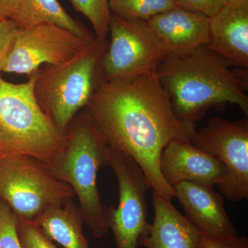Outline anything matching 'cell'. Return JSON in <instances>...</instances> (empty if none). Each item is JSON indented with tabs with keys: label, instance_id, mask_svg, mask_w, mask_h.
Listing matches in <instances>:
<instances>
[{
	"label": "cell",
	"instance_id": "cell-14",
	"mask_svg": "<svg viewBox=\"0 0 248 248\" xmlns=\"http://www.w3.org/2000/svg\"><path fill=\"white\" fill-rule=\"evenodd\" d=\"M154 220L139 241L146 248H197L200 230L171 203L153 191Z\"/></svg>",
	"mask_w": 248,
	"mask_h": 248
},
{
	"label": "cell",
	"instance_id": "cell-15",
	"mask_svg": "<svg viewBox=\"0 0 248 248\" xmlns=\"http://www.w3.org/2000/svg\"><path fill=\"white\" fill-rule=\"evenodd\" d=\"M207 46L232 66L248 70V7L223 6L210 17Z\"/></svg>",
	"mask_w": 248,
	"mask_h": 248
},
{
	"label": "cell",
	"instance_id": "cell-24",
	"mask_svg": "<svg viewBox=\"0 0 248 248\" xmlns=\"http://www.w3.org/2000/svg\"><path fill=\"white\" fill-rule=\"evenodd\" d=\"M179 9L200 13L208 17H213L222 9V0H174Z\"/></svg>",
	"mask_w": 248,
	"mask_h": 248
},
{
	"label": "cell",
	"instance_id": "cell-6",
	"mask_svg": "<svg viewBox=\"0 0 248 248\" xmlns=\"http://www.w3.org/2000/svg\"><path fill=\"white\" fill-rule=\"evenodd\" d=\"M75 197L71 186L38 160L23 155L0 156V200L17 216L34 221L49 207Z\"/></svg>",
	"mask_w": 248,
	"mask_h": 248
},
{
	"label": "cell",
	"instance_id": "cell-17",
	"mask_svg": "<svg viewBox=\"0 0 248 248\" xmlns=\"http://www.w3.org/2000/svg\"><path fill=\"white\" fill-rule=\"evenodd\" d=\"M12 19L21 29L50 23L91 42L97 39L82 23L72 17L58 0H21Z\"/></svg>",
	"mask_w": 248,
	"mask_h": 248
},
{
	"label": "cell",
	"instance_id": "cell-21",
	"mask_svg": "<svg viewBox=\"0 0 248 248\" xmlns=\"http://www.w3.org/2000/svg\"><path fill=\"white\" fill-rule=\"evenodd\" d=\"M0 248H23L17 230L16 216L11 208L0 200Z\"/></svg>",
	"mask_w": 248,
	"mask_h": 248
},
{
	"label": "cell",
	"instance_id": "cell-25",
	"mask_svg": "<svg viewBox=\"0 0 248 248\" xmlns=\"http://www.w3.org/2000/svg\"><path fill=\"white\" fill-rule=\"evenodd\" d=\"M21 0H0V21L13 19Z\"/></svg>",
	"mask_w": 248,
	"mask_h": 248
},
{
	"label": "cell",
	"instance_id": "cell-22",
	"mask_svg": "<svg viewBox=\"0 0 248 248\" xmlns=\"http://www.w3.org/2000/svg\"><path fill=\"white\" fill-rule=\"evenodd\" d=\"M197 248H248L246 236L215 235L201 232Z\"/></svg>",
	"mask_w": 248,
	"mask_h": 248
},
{
	"label": "cell",
	"instance_id": "cell-16",
	"mask_svg": "<svg viewBox=\"0 0 248 248\" xmlns=\"http://www.w3.org/2000/svg\"><path fill=\"white\" fill-rule=\"evenodd\" d=\"M34 221L63 248H90L83 232L84 220L73 200L49 207Z\"/></svg>",
	"mask_w": 248,
	"mask_h": 248
},
{
	"label": "cell",
	"instance_id": "cell-23",
	"mask_svg": "<svg viewBox=\"0 0 248 248\" xmlns=\"http://www.w3.org/2000/svg\"><path fill=\"white\" fill-rule=\"evenodd\" d=\"M19 27L11 19L0 21V74L14 49Z\"/></svg>",
	"mask_w": 248,
	"mask_h": 248
},
{
	"label": "cell",
	"instance_id": "cell-20",
	"mask_svg": "<svg viewBox=\"0 0 248 248\" xmlns=\"http://www.w3.org/2000/svg\"><path fill=\"white\" fill-rule=\"evenodd\" d=\"M16 216L18 236L23 248H58L35 221Z\"/></svg>",
	"mask_w": 248,
	"mask_h": 248
},
{
	"label": "cell",
	"instance_id": "cell-4",
	"mask_svg": "<svg viewBox=\"0 0 248 248\" xmlns=\"http://www.w3.org/2000/svg\"><path fill=\"white\" fill-rule=\"evenodd\" d=\"M35 76L13 84L0 74V156L23 155L48 164L62 151L65 133L42 111L34 93Z\"/></svg>",
	"mask_w": 248,
	"mask_h": 248
},
{
	"label": "cell",
	"instance_id": "cell-5",
	"mask_svg": "<svg viewBox=\"0 0 248 248\" xmlns=\"http://www.w3.org/2000/svg\"><path fill=\"white\" fill-rule=\"evenodd\" d=\"M107 42L96 40L71 61L45 64L34 74V93L42 111L60 131L85 108L102 82V62Z\"/></svg>",
	"mask_w": 248,
	"mask_h": 248
},
{
	"label": "cell",
	"instance_id": "cell-12",
	"mask_svg": "<svg viewBox=\"0 0 248 248\" xmlns=\"http://www.w3.org/2000/svg\"><path fill=\"white\" fill-rule=\"evenodd\" d=\"M185 217L201 232L215 235L238 234L224 208V200L213 187L182 182L173 187Z\"/></svg>",
	"mask_w": 248,
	"mask_h": 248
},
{
	"label": "cell",
	"instance_id": "cell-2",
	"mask_svg": "<svg viewBox=\"0 0 248 248\" xmlns=\"http://www.w3.org/2000/svg\"><path fill=\"white\" fill-rule=\"evenodd\" d=\"M157 74L184 123L196 125L210 109L221 111L228 104L238 106L248 116V70L232 66L206 45L168 55Z\"/></svg>",
	"mask_w": 248,
	"mask_h": 248
},
{
	"label": "cell",
	"instance_id": "cell-11",
	"mask_svg": "<svg viewBox=\"0 0 248 248\" xmlns=\"http://www.w3.org/2000/svg\"><path fill=\"white\" fill-rule=\"evenodd\" d=\"M159 165L165 182L172 188L182 182L213 187L226 176V170L218 161L188 141L170 142L161 152Z\"/></svg>",
	"mask_w": 248,
	"mask_h": 248
},
{
	"label": "cell",
	"instance_id": "cell-10",
	"mask_svg": "<svg viewBox=\"0 0 248 248\" xmlns=\"http://www.w3.org/2000/svg\"><path fill=\"white\" fill-rule=\"evenodd\" d=\"M96 40L91 42L50 23L19 28L3 72L27 75L29 78L43 65H59L71 61L87 50Z\"/></svg>",
	"mask_w": 248,
	"mask_h": 248
},
{
	"label": "cell",
	"instance_id": "cell-19",
	"mask_svg": "<svg viewBox=\"0 0 248 248\" xmlns=\"http://www.w3.org/2000/svg\"><path fill=\"white\" fill-rule=\"evenodd\" d=\"M75 9L92 24L98 40L107 42L111 12L108 0H70Z\"/></svg>",
	"mask_w": 248,
	"mask_h": 248
},
{
	"label": "cell",
	"instance_id": "cell-1",
	"mask_svg": "<svg viewBox=\"0 0 248 248\" xmlns=\"http://www.w3.org/2000/svg\"><path fill=\"white\" fill-rule=\"evenodd\" d=\"M85 110L108 146L135 160L154 192L175 197L160 170L161 152L172 141L191 142L197 130L177 118L157 71L103 81Z\"/></svg>",
	"mask_w": 248,
	"mask_h": 248
},
{
	"label": "cell",
	"instance_id": "cell-8",
	"mask_svg": "<svg viewBox=\"0 0 248 248\" xmlns=\"http://www.w3.org/2000/svg\"><path fill=\"white\" fill-rule=\"evenodd\" d=\"M108 166L119 186V205L107 208V223L117 248H138L139 241L148 223L146 196L150 187L144 173L135 160L108 146Z\"/></svg>",
	"mask_w": 248,
	"mask_h": 248
},
{
	"label": "cell",
	"instance_id": "cell-7",
	"mask_svg": "<svg viewBox=\"0 0 248 248\" xmlns=\"http://www.w3.org/2000/svg\"><path fill=\"white\" fill-rule=\"evenodd\" d=\"M108 33L110 43L102 62L104 81L155 73L168 55L146 21L111 14Z\"/></svg>",
	"mask_w": 248,
	"mask_h": 248
},
{
	"label": "cell",
	"instance_id": "cell-13",
	"mask_svg": "<svg viewBox=\"0 0 248 248\" xmlns=\"http://www.w3.org/2000/svg\"><path fill=\"white\" fill-rule=\"evenodd\" d=\"M168 55L188 53L210 42V17L174 8L148 21Z\"/></svg>",
	"mask_w": 248,
	"mask_h": 248
},
{
	"label": "cell",
	"instance_id": "cell-26",
	"mask_svg": "<svg viewBox=\"0 0 248 248\" xmlns=\"http://www.w3.org/2000/svg\"><path fill=\"white\" fill-rule=\"evenodd\" d=\"M224 6L231 7H248V0H222Z\"/></svg>",
	"mask_w": 248,
	"mask_h": 248
},
{
	"label": "cell",
	"instance_id": "cell-18",
	"mask_svg": "<svg viewBox=\"0 0 248 248\" xmlns=\"http://www.w3.org/2000/svg\"><path fill=\"white\" fill-rule=\"evenodd\" d=\"M111 14L120 17L149 21L177 7L174 0H108Z\"/></svg>",
	"mask_w": 248,
	"mask_h": 248
},
{
	"label": "cell",
	"instance_id": "cell-3",
	"mask_svg": "<svg viewBox=\"0 0 248 248\" xmlns=\"http://www.w3.org/2000/svg\"><path fill=\"white\" fill-rule=\"evenodd\" d=\"M107 148L84 110L67 128L64 144L58 156L45 164L54 176L71 186L79 200L84 223L97 239L109 231L107 208L102 203L97 187L99 169L108 166Z\"/></svg>",
	"mask_w": 248,
	"mask_h": 248
},
{
	"label": "cell",
	"instance_id": "cell-9",
	"mask_svg": "<svg viewBox=\"0 0 248 248\" xmlns=\"http://www.w3.org/2000/svg\"><path fill=\"white\" fill-rule=\"evenodd\" d=\"M191 143L215 158L224 167L226 176L218 185L231 202L248 198V120L229 122L212 117L196 131Z\"/></svg>",
	"mask_w": 248,
	"mask_h": 248
}]
</instances>
